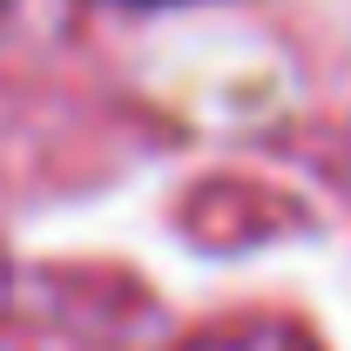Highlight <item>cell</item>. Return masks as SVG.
<instances>
[{"mask_svg": "<svg viewBox=\"0 0 351 351\" xmlns=\"http://www.w3.org/2000/svg\"><path fill=\"white\" fill-rule=\"evenodd\" d=\"M135 7H176V0H135Z\"/></svg>", "mask_w": 351, "mask_h": 351, "instance_id": "6da1fadb", "label": "cell"}]
</instances>
